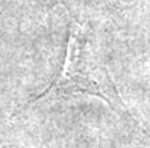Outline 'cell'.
<instances>
[{"label":"cell","instance_id":"6da1fadb","mask_svg":"<svg viewBox=\"0 0 150 148\" xmlns=\"http://www.w3.org/2000/svg\"><path fill=\"white\" fill-rule=\"evenodd\" d=\"M67 94H86L100 97L117 115L125 116L129 123L137 124L134 115L126 109L111 79L93 33L88 27L77 23H71L70 26L65 62L59 77L42 94H40L32 104L49 95L62 97Z\"/></svg>","mask_w":150,"mask_h":148}]
</instances>
